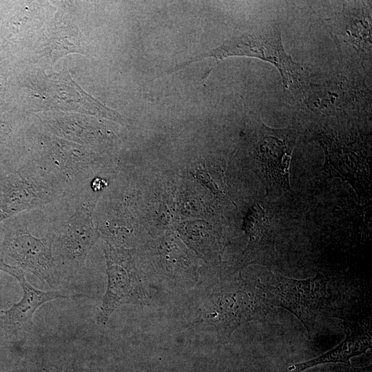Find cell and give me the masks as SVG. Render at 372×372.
<instances>
[{
	"instance_id": "6da1fadb",
	"label": "cell",
	"mask_w": 372,
	"mask_h": 372,
	"mask_svg": "<svg viewBox=\"0 0 372 372\" xmlns=\"http://www.w3.org/2000/svg\"><path fill=\"white\" fill-rule=\"evenodd\" d=\"M98 194L88 185L65 194L69 213H63L48 225L46 234L59 280L84 270L87 254L100 236L94 223Z\"/></svg>"
},
{
	"instance_id": "7a4b0ae2",
	"label": "cell",
	"mask_w": 372,
	"mask_h": 372,
	"mask_svg": "<svg viewBox=\"0 0 372 372\" xmlns=\"http://www.w3.org/2000/svg\"><path fill=\"white\" fill-rule=\"evenodd\" d=\"M273 306L266 293L252 282L239 278L215 287L197 309L196 323L215 330L227 341L241 324L262 319Z\"/></svg>"
},
{
	"instance_id": "3957f363",
	"label": "cell",
	"mask_w": 372,
	"mask_h": 372,
	"mask_svg": "<svg viewBox=\"0 0 372 372\" xmlns=\"http://www.w3.org/2000/svg\"><path fill=\"white\" fill-rule=\"evenodd\" d=\"M233 56L254 57L271 63L280 74L285 94L293 99L301 98L306 87V70L302 63L295 61L286 52L282 44V32L277 25H267L232 37L216 48L193 56L176 65L168 73L183 69L203 59L212 57L218 63Z\"/></svg>"
},
{
	"instance_id": "277c9868",
	"label": "cell",
	"mask_w": 372,
	"mask_h": 372,
	"mask_svg": "<svg viewBox=\"0 0 372 372\" xmlns=\"http://www.w3.org/2000/svg\"><path fill=\"white\" fill-rule=\"evenodd\" d=\"M298 134L296 127L275 129L257 120L249 156L267 194H291L289 166Z\"/></svg>"
},
{
	"instance_id": "5b68a950",
	"label": "cell",
	"mask_w": 372,
	"mask_h": 372,
	"mask_svg": "<svg viewBox=\"0 0 372 372\" xmlns=\"http://www.w3.org/2000/svg\"><path fill=\"white\" fill-rule=\"evenodd\" d=\"M65 194L55 178L30 159L0 176V222L23 211L46 207Z\"/></svg>"
},
{
	"instance_id": "8992f818",
	"label": "cell",
	"mask_w": 372,
	"mask_h": 372,
	"mask_svg": "<svg viewBox=\"0 0 372 372\" xmlns=\"http://www.w3.org/2000/svg\"><path fill=\"white\" fill-rule=\"evenodd\" d=\"M43 141L30 159L55 178L66 194L84 189L98 176V157L92 151L53 137Z\"/></svg>"
},
{
	"instance_id": "52a82bcc",
	"label": "cell",
	"mask_w": 372,
	"mask_h": 372,
	"mask_svg": "<svg viewBox=\"0 0 372 372\" xmlns=\"http://www.w3.org/2000/svg\"><path fill=\"white\" fill-rule=\"evenodd\" d=\"M256 284L266 293L273 307H282L294 314L311 335L327 297L323 277L317 275L305 280H296L271 273L267 280Z\"/></svg>"
},
{
	"instance_id": "ba28073f",
	"label": "cell",
	"mask_w": 372,
	"mask_h": 372,
	"mask_svg": "<svg viewBox=\"0 0 372 372\" xmlns=\"http://www.w3.org/2000/svg\"><path fill=\"white\" fill-rule=\"evenodd\" d=\"M107 285L100 311L99 324H105L112 314L123 304H144L146 295L135 269L130 250L105 244Z\"/></svg>"
},
{
	"instance_id": "9c48e42d",
	"label": "cell",
	"mask_w": 372,
	"mask_h": 372,
	"mask_svg": "<svg viewBox=\"0 0 372 372\" xmlns=\"http://www.w3.org/2000/svg\"><path fill=\"white\" fill-rule=\"evenodd\" d=\"M3 247V254L14 261V266L50 285L59 280L48 235L42 238L34 236L25 220H17L12 224Z\"/></svg>"
},
{
	"instance_id": "30bf717a",
	"label": "cell",
	"mask_w": 372,
	"mask_h": 372,
	"mask_svg": "<svg viewBox=\"0 0 372 372\" xmlns=\"http://www.w3.org/2000/svg\"><path fill=\"white\" fill-rule=\"evenodd\" d=\"M316 140L325 154L324 169L331 177L347 181L360 196L370 191L369 158L358 143L339 140L334 133H318Z\"/></svg>"
},
{
	"instance_id": "8fae6325",
	"label": "cell",
	"mask_w": 372,
	"mask_h": 372,
	"mask_svg": "<svg viewBox=\"0 0 372 372\" xmlns=\"http://www.w3.org/2000/svg\"><path fill=\"white\" fill-rule=\"evenodd\" d=\"M43 101L45 109L73 111L104 117L122 125L125 116L105 106L85 92L67 73L47 76Z\"/></svg>"
},
{
	"instance_id": "7c38bea8",
	"label": "cell",
	"mask_w": 372,
	"mask_h": 372,
	"mask_svg": "<svg viewBox=\"0 0 372 372\" xmlns=\"http://www.w3.org/2000/svg\"><path fill=\"white\" fill-rule=\"evenodd\" d=\"M0 270L14 277L23 289L20 301L10 309L1 311L0 323L8 330L18 331L30 328L36 311L45 302L55 299H66L78 296H65L56 291H44L31 285L25 277V271L19 267L7 264L0 258Z\"/></svg>"
},
{
	"instance_id": "4fadbf2b",
	"label": "cell",
	"mask_w": 372,
	"mask_h": 372,
	"mask_svg": "<svg viewBox=\"0 0 372 372\" xmlns=\"http://www.w3.org/2000/svg\"><path fill=\"white\" fill-rule=\"evenodd\" d=\"M345 338L339 344L313 359L289 365L284 372H302L325 363L351 364L350 359L371 348V330L368 320L343 322Z\"/></svg>"
},
{
	"instance_id": "5bb4252c",
	"label": "cell",
	"mask_w": 372,
	"mask_h": 372,
	"mask_svg": "<svg viewBox=\"0 0 372 372\" xmlns=\"http://www.w3.org/2000/svg\"><path fill=\"white\" fill-rule=\"evenodd\" d=\"M243 230L249 238L245 250L247 257L264 261L266 254L273 247L274 236L265 211L258 203L249 208L244 218Z\"/></svg>"
},
{
	"instance_id": "9a60e30c",
	"label": "cell",
	"mask_w": 372,
	"mask_h": 372,
	"mask_svg": "<svg viewBox=\"0 0 372 372\" xmlns=\"http://www.w3.org/2000/svg\"><path fill=\"white\" fill-rule=\"evenodd\" d=\"M339 19L344 40L371 55V23L369 10H365L358 3H347Z\"/></svg>"
},
{
	"instance_id": "2e32d148",
	"label": "cell",
	"mask_w": 372,
	"mask_h": 372,
	"mask_svg": "<svg viewBox=\"0 0 372 372\" xmlns=\"http://www.w3.org/2000/svg\"><path fill=\"white\" fill-rule=\"evenodd\" d=\"M331 372H371V364L366 366H355L351 364H339Z\"/></svg>"
},
{
	"instance_id": "e0dca14e",
	"label": "cell",
	"mask_w": 372,
	"mask_h": 372,
	"mask_svg": "<svg viewBox=\"0 0 372 372\" xmlns=\"http://www.w3.org/2000/svg\"><path fill=\"white\" fill-rule=\"evenodd\" d=\"M107 185L108 182L99 176L92 178L89 183L90 189L94 193H100L107 187Z\"/></svg>"
}]
</instances>
